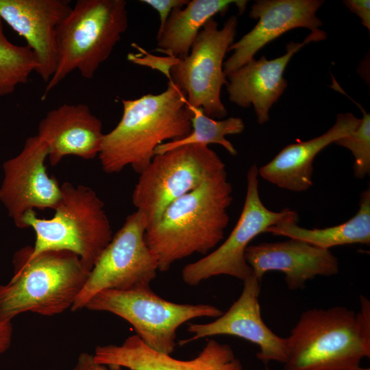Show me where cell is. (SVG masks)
Returning a JSON list of instances; mask_svg holds the SVG:
<instances>
[{
	"label": "cell",
	"mask_w": 370,
	"mask_h": 370,
	"mask_svg": "<svg viewBox=\"0 0 370 370\" xmlns=\"http://www.w3.org/2000/svg\"><path fill=\"white\" fill-rule=\"evenodd\" d=\"M140 2L145 3L156 10L160 15V31L164 26L171 12L176 8H182L187 5L188 0H142Z\"/></svg>",
	"instance_id": "4316f807"
},
{
	"label": "cell",
	"mask_w": 370,
	"mask_h": 370,
	"mask_svg": "<svg viewBox=\"0 0 370 370\" xmlns=\"http://www.w3.org/2000/svg\"><path fill=\"white\" fill-rule=\"evenodd\" d=\"M60 187L61 197L51 218L40 219L33 210L23 218V228L31 227L35 233L31 256L69 251L90 271L113 236L104 204L88 186L64 182Z\"/></svg>",
	"instance_id": "5b68a950"
},
{
	"label": "cell",
	"mask_w": 370,
	"mask_h": 370,
	"mask_svg": "<svg viewBox=\"0 0 370 370\" xmlns=\"http://www.w3.org/2000/svg\"><path fill=\"white\" fill-rule=\"evenodd\" d=\"M325 38L324 31L313 30L301 42H288L283 56L272 60L264 56L253 58L232 72L227 76L226 84L230 101L241 108L252 104L258 124L265 123L269 120L271 108L287 86L283 74L291 58L306 45Z\"/></svg>",
	"instance_id": "e0dca14e"
},
{
	"label": "cell",
	"mask_w": 370,
	"mask_h": 370,
	"mask_svg": "<svg viewBox=\"0 0 370 370\" xmlns=\"http://www.w3.org/2000/svg\"><path fill=\"white\" fill-rule=\"evenodd\" d=\"M223 169V160L206 145H186L156 154L139 174L132 203L148 228L172 202Z\"/></svg>",
	"instance_id": "52a82bcc"
},
{
	"label": "cell",
	"mask_w": 370,
	"mask_h": 370,
	"mask_svg": "<svg viewBox=\"0 0 370 370\" xmlns=\"http://www.w3.org/2000/svg\"><path fill=\"white\" fill-rule=\"evenodd\" d=\"M71 370H110L107 367L95 362L93 354L82 353L77 358V362ZM112 370V369H111Z\"/></svg>",
	"instance_id": "f546056e"
},
{
	"label": "cell",
	"mask_w": 370,
	"mask_h": 370,
	"mask_svg": "<svg viewBox=\"0 0 370 370\" xmlns=\"http://www.w3.org/2000/svg\"><path fill=\"white\" fill-rule=\"evenodd\" d=\"M104 134L101 121L87 105L64 103L40 120L37 135L47 145L50 164L56 166L67 156H98Z\"/></svg>",
	"instance_id": "d6986e66"
},
{
	"label": "cell",
	"mask_w": 370,
	"mask_h": 370,
	"mask_svg": "<svg viewBox=\"0 0 370 370\" xmlns=\"http://www.w3.org/2000/svg\"><path fill=\"white\" fill-rule=\"evenodd\" d=\"M132 46L136 48L139 51L145 54L144 57H140L138 55L129 53L127 59L134 62V64L148 66L153 69H157L163 73L170 80V71L172 66H173L178 61V58L166 56V57H158L153 55L146 53L145 50L138 47L136 44L133 43Z\"/></svg>",
	"instance_id": "484cf974"
},
{
	"label": "cell",
	"mask_w": 370,
	"mask_h": 370,
	"mask_svg": "<svg viewBox=\"0 0 370 370\" xmlns=\"http://www.w3.org/2000/svg\"><path fill=\"white\" fill-rule=\"evenodd\" d=\"M360 311L356 313L357 325L363 341L370 346V301L360 295Z\"/></svg>",
	"instance_id": "83f0119b"
},
{
	"label": "cell",
	"mask_w": 370,
	"mask_h": 370,
	"mask_svg": "<svg viewBox=\"0 0 370 370\" xmlns=\"http://www.w3.org/2000/svg\"><path fill=\"white\" fill-rule=\"evenodd\" d=\"M258 175L257 166L252 164L247 173V191L242 212L226 240L215 250L183 268L182 280L188 285L197 286L221 275L245 280L253 274L245 257L250 242L294 212L288 208L273 212L263 204L259 194Z\"/></svg>",
	"instance_id": "8fae6325"
},
{
	"label": "cell",
	"mask_w": 370,
	"mask_h": 370,
	"mask_svg": "<svg viewBox=\"0 0 370 370\" xmlns=\"http://www.w3.org/2000/svg\"><path fill=\"white\" fill-rule=\"evenodd\" d=\"M245 260L260 280L268 271L284 274L291 291L303 289L317 276H331L339 272L337 258L330 249H321L297 239L249 245Z\"/></svg>",
	"instance_id": "ac0fdd59"
},
{
	"label": "cell",
	"mask_w": 370,
	"mask_h": 370,
	"mask_svg": "<svg viewBox=\"0 0 370 370\" xmlns=\"http://www.w3.org/2000/svg\"><path fill=\"white\" fill-rule=\"evenodd\" d=\"M85 308L114 314L130 323L140 340L166 354L176 346V332L184 323L199 317H220L223 312L209 304H182L156 295L149 286L125 291L103 290Z\"/></svg>",
	"instance_id": "ba28073f"
},
{
	"label": "cell",
	"mask_w": 370,
	"mask_h": 370,
	"mask_svg": "<svg viewBox=\"0 0 370 370\" xmlns=\"http://www.w3.org/2000/svg\"><path fill=\"white\" fill-rule=\"evenodd\" d=\"M93 358L112 370H245L230 345L214 339L193 359L182 360L150 348L134 334L121 345L97 346Z\"/></svg>",
	"instance_id": "9a60e30c"
},
{
	"label": "cell",
	"mask_w": 370,
	"mask_h": 370,
	"mask_svg": "<svg viewBox=\"0 0 370 370\" xmlns=\"http://www.w3.org/2000/svg\"><path fill=\"white\" fill-rule=\"evenodd\" d=\"M190 108L192 112L190 132L182 138L160 145L156 147L154 156L183 145L208 146L211 143L219 144L223 147L230 154L236 156L237 150L225 136L243 132L245 129L243 119L240 117H230L216 120L206 116L201 108L191 106Z\"/></svg>",
	"instance_id": "603a6c76"
},
{
	"label": "cell",
	"mask_w": 370,
	"mask_h": 370,
	"mask_svg": "<svg viewBox=\"0 0 370 370\" xmlns=\"http://www.w3.org/2000/svg\"><path fill=\"white\" fill-rule=\"evenodd\" d=\"M147 225L135 211L129 214L121 227L103 250L71 310L85 308L103 290L125 291L149 286L158 271L157 260L148 247L145 234Z\"/></svg>",
	"instance_id": "30bf717a"
},
{
	"label": "cell",
	"mask_w": 370,
	"mask_h": 370,
	"mask_svg": "<svg viewBox=\"0 0 370 370\" xmlns=\"http://www.w3.org/2000/svg\"><path fill=\"white\" fill-rule=\"evenodd\" d=\"M352 370H370V368L369 367H362L360 366H358V367L354 368Z\"/></svg>",
	"instance_id": "1f68e13d"
},
{
	"label": "cell",
	"mask_w": 370,
	"mask_h": 370,
	"mask_svg": "<svg viewBox=\"0 0 370 370\" xmlns=\"http://www.w3.org/2000/svg\"><path fill=\"white\" fill-rule=\"evenodd\" d=\"M49 150L38 135L27 138L21 152L3 163L0 201L18 228L23 229L25 214L35 209H54L61 187L45 166Z\"/></svg>",
	"instance_id": "7c38bea8"
},
{
	"label": "cell",
	"mask_w": 370,
	"mask_h": 370,
	"mask_svg": "<svg viewBox=\"0 0 370 370\" xmlns=\"http://www.w3.org/2000/svg\"><path fill=\"white\" fill-rule=\"evenodd\" d=\"M321 0H258L253 3L249 16L257 19L254 27L228 49L233 51L223 62L226 76L254 58L266 45L298 27L311 31L322 25L316 12Z\"/></svg>",
	"instance_id": "5bb4252c"
},
{
	"label": "cell",
	"mask_w": 370,
	"mask_h": 370,
	"mask_svg": "<svg viewBox=\"0 0 370 370\" xmlns=\"http://www.w3.org/2000/svg\"><path fill=\"white\" fill-rule=\"evenodd\" d=\"M260 282L254 274L244 280L240 296L225 312L210 323H188L187 330L193 336L180 344L217 335L236 336L258 346L256 357L262 362L284 365L288 358L286 339L275 334L262 318Z\"/></svg>",
	"instance_id": "4fadbf2b"
},
{
	"label": "cell",
	"mask_w": 370,
	"mask_h": 370,
	"mask_svg": "<svg viewBox=\"0 0 370 370\" xmlns=\"http://www.w3.org/2000/svg\"><path fill=\"white\" fill-rule=\"evenodd\" d=\"M71 8L69 0H0V18L25 40L47 83L56 69V29Z\"/></svg>",
	"instance_id": "2e32d148"
},
{
	"label": "cell",
	"mask_w": 370,
	"mask_h": 370,
	"mask_svg": "<svg viewBox=\"0 0 370 370\" xmlns=\"http://www.w3.org/2000/svg\"><path fill=\"white\" fill-rule=\"evenodd\" d=\"M360 119L351 112L340 113L333 126L312 139L284 147L269 162L258 169V174L280 188L291 191L307 190L312 184L313 161L330 144L352 134Z\"/></svg>",
	"instance_id": "ffe728a7"
},
{
	"label": "cell",
	"mask_w": 370,
	"mask_h": 370,
	"mask_svg": "<svg viewBox=\"0 0 370 370\" xmlns=\"http://www.w3.org/2000/svg\"><path fill=\"white\" fill-rule=\"evenodd\" d=\"M294 211L289 217L267 229L265 233L297 239L321 249L351 245L370 244V189L360 196V208L350 219L341 224L321 229H307L298 225Z\"/></svg>",
	"instance_id": "7402d4cb"
},
{
	"label": "cell",
	"mask_w": 370,
	"mask_h": 370,
	"mask_svg": "<svg viewBox=\"0 0 370 370\" xmlns=\"http://www.w3.org/2000/svg\"><path fill=\"white\" fill-rule=\"evenodd\" d=\"M345 5L361 20L362 25L370 30V1L369 0H345Z\"/></svg>",
	"instance_id": "f1b7e54d"
},
{
	"label": "cell",
	"mask_w": 370,
	"mask_h": 370,
	"mask_svg": "<svg viewBox=\"0 0 370 370\" xmlns=\"http://www.w3.org/2000/svg\"><path fill=\"white\" fill-rule=\"evenodd\" d=\"M238 20L230 16L219 28L213 18L199 32L188 55L178 58L170 71V82L186 95L188 104L201 108L213 119L221 120L227 112L221 99L223 85L227 83L223 60L234 43Z\"/></svg>",
	"instance_id": "9c48e42d"
},
{
	"label": "cell",
	"mask_w": 370,
	"mask_h": 370,
	"mask_svg": "<svg viewBox=\"0 0 370 370\" xmlns=\"http://www.w3.org/2000/svg\"><path fill=\"white\" fill-rule=\"evenodd\" d=\"M127 26L126 1L77 0L56 29V69L41 99L73 71L92 78Z\"/></svg>",
	"instance_id": "277c9868"
},
{
	"label": "cell",
	"mask_w": 370,
	"mask_h": 370,
	"mask_svg": "<svg viewBox=\"0 0 370 370\" xmlns=\"http://www.w3.org/2000/svg\"><path fill=\"white\" fill-rule=\"evenodd\" d=\"M36 66L31 49L14 45L7 38L0 18V97L12 93L18 85L25 84Z\"/></svg>",
	"instance_id": "cb8c5ba5"
},
{
	"label": "cell",
	"mask_w": 370,
	"mask_h": 370,
	"mask_svg": "<svg viewBox=\"0 0 370 370\" xmlns=\"http://www.w3.org/2000/svg\"><path fill=\"white\" fill-rule=\"evenodd\" d=\"M121 102V120L104 134L98 155L106 173H119L130 166L140 174L151 162L158 146L182 138L192 130L186 97L172 82L161 93Z\"/></svg>",
	"instance_id": "6da1fadb"
},
{
	"label": "cell",
	"mask_w": 370,
	"mask_h": 370,
	"mask_svg": "<svg viewBox=\"0 0 370 370\" xmlns=\"http://www.w3.org/2000/svg\"><path fill=\"white\" fill-rule=\"evenodd\" d=\"M286 339L283 370H352L370 357L356 312L345 306L304 311Z\"/></svg>",
	"instance_id": "8992f818"
},
{
	"label": "cell",
	"mask_w": 370,
	"mask_h": 370,
	"mask_svg": "<svg viewBox=\"0 0 370 370\" xmlns=\"http://www.w3.org/2000/svg\"><path fill=\"white\" fill-rule=\"evenodd\" d=\"M12 332L13 328L11 321L0 322V355L10 347Z\"/></svg>",
	"instance_id": "4dcf8cb0"
},
{
	"label": "cell",
	"mask_w": 370,
	"mask_h": 370,
	"mask_svg": "<svg viewBox=\"0 0 370 370\" xmlns=\"http://www.w3.org/2000/svg\"><path fill=\"white\" fill-rule=\"evenodd\" d=\"M27 245L13 256V275L0 285V322L30 312L44 316L71 308L90 271L75 254L48 250L31 256Z\"/></svg>",
	"instance_id": "3957f363"
},
{
	"label": "cell",
	"mask_w": 370,
	"mask_h": 370,
	"mask_svg": "<svg viewBox=\"0 0 370 370\" xmlns=\"http://www.w3.org/2000/svg\"><path fill=\"white\" fill-rule=\"evenodd\" d=\"M232 199V186L223 169L172 202L145 234L158 271H166L177 260L214 249L223 238Z\"/></svg>",
	"instance_id": "7a4b0ae2"
},
{
	"label": "cell",
	"mask_w": 370,
	"mask_h": 370,
	"mask_svg": "<svg viewBox=\"0 0 370 370\" xmlns=\"http://www.w3.org/2000/svg\"><path fill=\"white\" fill-rule=\"evenodd\" d=\"M245 0H192L171 12L163 28L158 32L156 51L167 56L186 57L205 23L219 13L225 12L235 5L241 14L246 8Z\"/></svg>",
	"instance_id": "44dd1931"
},
{
	"label": "cell",
	"mask_w": 370,
	"mask_h": 370,
	"mask_svg": "<svg viewBox=\"0 0 370 370\" xmlns=\"http://www.w3.org/2000/svg\"><path fill=\"white\" fill-rule=\"evenodd\" d=\"M352 100L361 110L362 117L352 134L339 138L334 143L352 152L354 158V175L358 179H363L370 173V114L360 104Z\"/></svg>",
	"instance_id": "d4e9b609"
}]
</instances>
